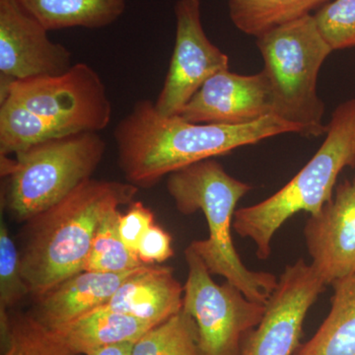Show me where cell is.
Segmentation results:
<instances>
[{
  "mask_svg": "<svg viewBox=\"0 0 355 355\" xmlns=\"http://www.w3.org/2000/svg\"><path fill=\"white\" fill-rule=\"evenodd\" d=\"M121 216L120 210L116 209L103 219L96 231L84 270L118 273L144 266L139 254L121 240L119 231Z\"/></svg>",
  "mask_w": 355,
  "mask_h": 355,
  "instance_id": "cell-23",
  "label": "cell"
},
{
  "mask_svg": "<svg viewBox=\"0 0 355 355\" xmlns=\"http://www.w3.org/2000/svg\"><path fill=\"white\" fill-rule=\"evenodd\" d=\"M137 254L144 265H155L167 261L174 254L171 236L154 224L140 241Z\"/></svg>",
  "mask_w": 355,
  "mask_h": 355,
  "instance_id": "cell-27",
  "label": "cell"
},
{
  "mask_svg": "<svg viewBox=\"0 0 355 355\" xmlns=\"http://www.w3.org/2000/svg\"><path fill=\"white\" fill-rule=\"evenodd\" d=\"M106 142L95 132L70 133L17 154L1 157L9 178L6 207L18 222H28L92 178L104 157Z\"/></svg>",
  "mask_w": 355,
  "mask_h": 355,
  "instance_id": "cell-6",
  "label": "cell"
},
{
  "mask_svg": "<svg viewBox=\"0 0 355 355\" xmlns=\"http://www.w3.org/2000/svg\"><path fill=\"white\" fill-rule=\"evenodd\" d=\"M252 187L228 174L220 163L207 159L169 175L167 191L181 214L202 210L209 238L190 245L211 275H220L250 300L268 302L279 279L270 272H253L236 251L231 229L237 203Z\"/></svg>",
  "mask_w": 355,
  "mask_h": 355,
  "instance_id": "cell-3",
  "label": "cell"
},
{
  "mask_svg": "<svg viewBox=\"0 0 355 355\" xmlns=\"http://www.w3.org/2000/svg\"><path fill=\"white\" fill-rule=\"evenodd\" d=\"M184 257L189 275L183 310L197 324L200 354L241 355L242 336L260 324L266 304L250 300L230 282L217 284L190 247Z\"/></svg>",
  "mask_w": 355,
  "mask_h": 355,
  "instance_id": "cell-8",
  "label": "cell"
},
{
  "mask_svg": "<svg viewBox=\"0 0 355 355\" xmlns=\"http://www.w3.org/2000/svg\"><path fill=\"white\" fill-rule=\"evenodd\" d=\"M70 135L64 128L34 113L11 97L0 107V155H17L32 147Z\"/></svg>",
  "mask_w": 355,
  "mask_h": 355,
  "instance_id": "cell-20",
  "label": "cell"
},
{
  "mask_svg": "<svg viewBox=\"0 0 355 355\" xmlns=\"http://www.w3.org/2000/svg\"><path fill=\"white\" fill-rule=\"evenodd\" d=\"M26 12L50 31L81 27L101 29L116 22L127 0H18Z\"/></svg>",
  "mask_w": 355,
  "mask_h": 355,
  "instance_id": "cell-17",
  "label": "cell"
},
{
  "mask_svg": "<svg viewBox=\"0 0 355 355\" xmlns=\"http://www.w3.org/2000/svg\"><path fill=\"white\" fill-rule=\"evenodd\" d=\"M304 235L311 266L326 286L355 272V176L311 216Z\"/></svg>",
  "mask_w": 355,
  "mask_h": 355,
  "instance_id": "cell-12",
  "label": "cell"
},
{
  "mask_svg": "<svg viewBox=\"0 0 355 355\" xmlns=\"http://www.w3.org/2000/svg\"><path fill=\"white\" fill-rule=\"evenodd\" d=\"M139 191L128 182L91 178L28 221L20 261L30 293L41 297L83 272L103 219L121 205H130Z\"/></svg>",
  "mask_w": 355,
  "mask_h": 355,
  "instance_id": "cell-2",
  "label": "cell"
},
{
  "mask_svg": "<svg viewBox=\"0 0 355 355\" xmlns=\"http://www.w3.org/2000/svg\"><path fill=\"white\" fill-rule=\"evenodd\" d=\"M154 326L151 322L102 307L53 331L73 354L86 355L106 345L135 343Z\"/></svg>",
  "mask_w": 355,
  "mask_h": 355,
  "instance_id": "cell-16",
  "label": "cell"
},
{
  "mask_svg": "<svg viewBox=\"0 0 355 355\" xmlns=\"http://www.w3.org/2000/svg\"><path fill=\"white\" fill-rule=\"evenodd\" d=\"M315 21L331 50L355 48V0H334L314 14Z\"/></svg>",
  "mask_w": 355,
  "mask_h": 355,
  "instance_id": "cell-25",
  "label": "cell"
},
{
  "mask_svg": "<svg viewBox=\"0 0 355 355\" xmlns=\"http://www.w3.org/2000/svg\"><path fill=\"white\" fill-rule=\"evenodd\" d=\"M355 166V98L334 111L326 139L309 162L284 188L263 202L236 210L233 228L250 238L257 256L266 260L273 236L280 226L300 211L316 216L333 198L338 175Z\"/></svg>",
  "mask_w": 355,
  "mask_h": 355,
  "instance_id": "cell-4",
  "label": "cell"
},
{
  "mask_svg": "<svg viewBox=\"0 0 355 355\" xmlns=\"http://www.w3.org/2000/svg\"><path fill=\"white\" fill-rule=\"evenodd\" d=\"M21 270L20 253L3 220L0 222V310L8 311L29 295Z\"/></svg>",
  "mask_w": 355,
  "mask_h": 355,
  "instance_id": "cell-24",
  "label": "cell"
},
{
  "mask_svg": "<svg viewBox=\"0 0 355 355\" xmlns=\"http://www.w3.org/2000/svg\"><path fill=\"white\" fill-rule=\"evenodd\" d=\"M137 268L118 273L88 270L76 273L36 298L37 305L32 315L46 328L57 331L106 305L121 284Z\"/></svg>",
  "mask_w": 355,
  "mask_h": 355,
  "instance_id": "cell-14",
  "label": "cell"
},
{
  "mask_svg": "<svg viewBox=\"0 0 355 355\" xmlns=\"http://www.w3.org/2000/svg\"><path fill=\"white\" fill-rule=\"evenodd\" d=\"M155 224L154 214L141 202H133L125 214H121L119 231L121 240L132 251L137 249L144 236Z\"/></svg>",
  "mask_w": 355,
  "mask_h": 355,
  "instance_id": "cell-26",
  "label": "cell"
},
{
  "mask_svg": "<svg viewBox=\"0 0 355 355\" xmlns=\"http://www.w3.org/2000/svg\"><path fill=\"white\" fill-rule=\"evenodd\" d=\"M273 116L268 81L263 71L253 76L229 69L210 77L182 113L195 123L242 125Z\"/></svg>",
  "mask_w": 355,
  "mask_h": 355,
  "instance_id": "cell-13",
  "label": "cell"
},
{
  "mask_svg": "<svg viewBox=\"0 0 355 355\" xmlns=\"http://www.w3.org/2000/svg\"><path fill=\"white\" fill-rule=\"evenodd\" d=\"M333 287L328 317L295 355H355V272Z\"/></svg>",
  "mask_w": 355,
  "mask_h": 355,
  "instance_id": "cell-18",
  "label": "cell"
},
{
  "mask_svg": "<svg viewBox=\"0 0 355 355\" xmlns=\"http://www.w3.org/2000/svg\"><path fill=\"white\" fill-rule=\"evenodd\" d=\"M132 355H202L195 320L182 310L147 331L135 343Z\"/></svg>",
  "mask_w": 355,
  "mask_h": 355,
  "instance_id": "cell-22",
  "label": "cell"
},
{
  "mask_svg": "<svg viewBox=\"0 0 355 355\" xmlns=\"http://www.w3.org/2000/svg\"><path fill=\"white\" fill-rule=\"evenodd\" d=\"M1 355H77L32 314L9 316L0 310Z\"/></svg>",
  "mask_w": 355,
  "mask_h": 355,
  "instance_id": "cell-21",
  "label": "cell"
},
{
  "mask_svg": "<svg viewBox=\"0 0 355 355\" xmlns=\"http://www.w3.org/2000/svg\"><path fill=\"white\" fill-rule=\"evenodd\" d=\"M256 39L273 116L295 125L303 137L326 133L324 105L318 95L317 81L334 51L318 29L314 15L279 26Z\"/></svg>",
  "mask_w": 355,
  "mask_h": 355,
  "instance_id": "cell-5",
  "label": "cell"
},
{
  "mask_svg": "<svg viewBox=\"0 0 355 355\" xmlns=\"http://www.w3.org/2000/svg\"><path fill=\"white\" fill-rule=\"evenodd\" d=\"M1 81V99L8 96L70 133L100 132L111 123L106 86L84 62L60 76L13 81L2 77Z\"/></svg>",
  "mask_w": 355,
  "mask_h": 355,
  "instance_id": "cell-7",
  "label": "cell"
},
{
  "mask_svg": "<svg viewBox=\"0 0 355 355\" xmlns=\"http://www.w3.org/2000/svg\"><path fill=\"white\" fill-rule=\"evenodd\" d=\"M48 30L26 12L18 0H0V73L24 80L64 73L72 55L48 36Z\"/></svg>",
  "mask_w": 355,
  "mask_h": 355,
  "instance_id": "cell-11",
  "label": "cell"
},
{
  "mask_svg": "<svg viewBox=\"0 0 355 355\" xmlns=\"http://www.w3.org/2000/svg\"><path fill=\"white\" fill-rule=\"evenodd\" d=\"M298 128L279 116H268L242 125L195 123L157 113L154 102L140 100L114 130L118 160L125 182L150 189L163 177L240 147Z\"/></svg>",
  "mask_w": 355,
  "mask_h": 355,
  "instance_id": "cell-1",
  "label": "cell"
},
{
  "mask_svg": "<svg viewBox=\"0 0 355 355\" xmlns=\"http://www.w3.org/2000/svg\"><path fill=\"white\" fill-rule=\"evenodd\" d=\"M184 287L172 268L144 265L119 287L103 308L158 324L183 310Z\"/></svg>",
  "mask_w": 355,
  "mask_h": 355,
  "instance_id": "cell-15",
  "label": "cell"
},
{
  "mask_svg": "<svg viewBox=\"0 0 355 355\" xmlns=\"http://www.w3.org/2000/svg\"><path fill=\"white\" fill-rule=\"evenodd\" d=\"M135 343H119L106 345L88 352L86 355H132Z\"/></svg>",
  "mask_w": 355,
  "mask_h": 355,
  "instance_id": "cell-28",
  "label": "cell"
},
{
  "mask_svg": "<svg viewBox=\"0 0 355 355\" xmlns=\"http://www.w3.org/2000/svg\"><path fill=\"white\" fill-rule=\"evenodd\" d=\"M176 40L162 90L154 107L161 116H176L207 80L229 69L226 53L209 41L203 29L200 0H178Z\"/></svg>",
  "mask_w": 355,
  "mask_h": 355,
  "instance_id": "cell-9",
  "label": "cell"
},
{
  "mask_svg": "<svg viewBox=\"0 0 355 355\" xmlns=\"http://www.w3.org/2000/svg\"><path fill=\"white\" fill-rule=\"evenodd\" d=\"M326 284L303 260L286 266L266 303L258 328L248 336L241 355H293L311 306Z\"/></svg>",
  "mask_w": 355,
  "mask_h": 355,
  "instance_id": "cell-10",
  "label": "cell"
},
{
  "mask_svg": "<svg viewBox=\"0 0 355 355\" xmlns=\"http://www.w3.org/2000/svg\"><path fill=\"white\" fill-rule=\"evenodd\" d=\"M331 0H227L229 16L244 34L258 38L279 26L312 15Z\"/></svg>",
  "mask_w": 355,
  "mask_h": 355,
  "instance_id": "cell-19",
  "label": "cell"
}]
</instances>
